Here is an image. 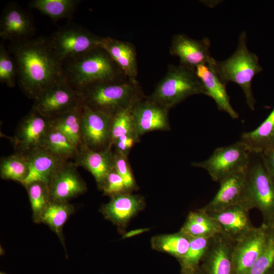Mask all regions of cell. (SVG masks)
<instances>
[{"mask_svg":"<svg viewBox=\"0 0 274 274\" xmlns=\"http://www.w3.org/2000/svg\"><path fill=\"white\" fill-rule=\"evenodd\" d=\"M8 50L17 65L19 88L29 99L35 100L50 86L66 78L63 64L48 37L13 41Z\"/></svg>","mask_w":274,"mask_h":274,"instance_id":"1","label":"cell"},{"mask_svg":"<svg viewBox=\"0 0 274 274\" xmlns=\"http://www.w3.org/2000/svg\"><path fill=\"white\" fill-rule=\"evenodd\" d=\"M79 91L83 105L111 116L131 108L146 96L136 79L128 77L94 83Z\"/></svg>","mask_w":274,"mask_h":274,"instance_id":"2","label":"cell"},{"mask_svg":"<svg viewBox=\"0 0 274 274\" xmlns=\"http://www.w3.org/2000/svg\"><path fill=\"white\" fill-rule=\"evenodd\" d=\"M247 42V33L243 30L239 37L237 48L230 57L222 61L213 58L208 65L223 83L226 85L232 82L241 87L248 106L253 111L256 101L252 90V82L253 78L263 68L257 55L248 49Z\"/></svg>","mask_w":274,"mask_h":274,"instance_id":"3","label":"cell"},{"mask_svg":"<svg viewBox=\"0 0 274 274\" xmlns=\"http://www.w3.org/2000/svg\"><path fill=\"white\" fill-rule=\"evenodd\" d=\"M63 66L67 81L78 91L94 83L128 77L100 47L65 63Z\"/></svg>","mask_w":274,"mask_h":274,"instance_id":"4","label":"cell"},{"mask_svg":"<svg viewBox=\"0 0 274 274\" xmlns=\"http://www.w3.org/2000/svg\"><path fill=\"white\" fill-rule=\"evenodd\" d=\"M208 93L195 71L179 64H170L166 74L149 96L151 99L169 110L187 98Z\"/></svg>","mask_w":274,"mask_h":274,"instance_id":"5","label":"cell"},{"mask_svg":"<svg viewBox=\"0 0 274 274\" xmlns=\"http://www.w3.org/2000/svg\"><path fill=\"white\" fill-rule=\"evenodd\" d=\"M246 199L250 210L260 211L263 223L274 228V182L262 160L247 167Z\"/></svg>","mask_w":274,"mask_h":274,"instance_id":"6","label":"cell"},{"mask_svg":"<svg viewBox=\"0 0 274 274\" xmlns=\"http://www.w3.org/2000/svg\"><path fill=\"white\" fill-rule=\"evenodd\" d=\"M58 59L64 64L86 52L100 47L103 37L77 25H66L48 37Z\"/></svg>","mask_w":274,"mask_h":274,"instance_id":"7","label":"cell"},{"mask_svg":"<svg viewBox=\"0 0 274 274\" xmlns=\"http://www.w3.org/2000/svg\"><path fill=\"white\" fill-rule=\"evenodd\" d=\"M252 154L241 141L217 148L207 159L193 162L191 166L206 170L212 179L217 182L229 175L247 168Z\"/></svg>","mask_w":274,"mask_h":274,"instance_id":"8","label":"cell"},{"mask_svg":"<svg viewBox=\"0 0 274 274\" xmlns=\"http://www.w3.org/2000/svg\"><path fill=\"white\" fill-rule=\"evenodd\" d=\"M274 228L263 223L234 242L233 274H246L267 246Z\"/></svg>","mask_w":274,"mask_h":274,"instance_id":"9","label":"cell"},{"mask_svg":"<svg viewBox=\"0 0 274 274\" xmlns=\"http://www.w3.org/2000/svg\"><path fill=\"white\" fill-rule=\"evenodd\" d=\"M82 104L80 92L66 78L50 86L33 100L32 109L51 119Z\"/></svg>","mask_w":274,"mask_h":274,"instance_id":"10","label":"cell"},{"mask_svg":"<svg viewBox=\"0 0 274 274\" xmlns=\"http://www.w3.org/2000/svg\"><path fill=\"white\" fill-rule=\"evenodd\" d=\"M51 126L50 119L31 109L20 121L13 137L15 150L26 154L42 148Z\"/></svg>","mask_w":274,"mask_h":274,"instance_id":"11","label":"cell"},{"mask_svg":"<svg viewBox=\"0 0 274 274\" xmlns=\"http://www.w3.org/2000/svg\"><path fill=\"white\" fill-rule=\"evenodd\" d=\"M112 116L92 110L83 104L81 120L82 145L95 151L113 147L111 142Z\"/></svg>","mask_w":274,"mask_h":274,"instance_id":"12","label":"cell"},{"mask_svg":"<svg viewBox=\"0 0 274 274\" xmlns=\"http://www.w3.org/2000/svg\"><path fill=\"white\" fill-rule=\"evenodd\" d=\"M169 110L146 96L131 109L134 130L140 138L153 131H169Z\"/></svg>","mask_w":274,"mask_h":274,"instance_id":"13","label":"cell"},{"mask_svg":"<svg viewBox=\"0 0 274 274\" xmlns=\"http://www.w3.org/2000/svg\"><path fill=\"white\" fill-rule=\"evenodd\" d=\"M210 46L208 38L198 40L183 33L176 34L172 37L169 53L179 58L180 64L195 71L199 65L211 63Z\"/></svg>","mask_w":274,"mask_h":274,"instance_id":"14","label":"cell"},{"mask_svg":"<svg viewBox=\"0 0 274 274\" xmlns=\"http://www.w3.org/2000/svg\"><path fill=\"white\" fill-rule=\"evenodd\" d=\"M247 169L235 172L220 181V188L215 196L201 209L212 213L242 204L250 210L246 199Z\"/></svg>","mask_w":274,"mask_h":274,"instance_id":"15","label":"cell"},{"mask_svg":"<svg viewBox=\"0 0 274 274\" xmlns=\"http://www.w3.org/2000/svg\"><path fill=\"white\" fill-rule=\"evenodd\" d=\"M35 26L30 15L16 2L7 4L0 19V37L11 42L32 38Z\"/></svg>","mask_w":274,"mask_h":274,"instance_id":"16","label":"cell"},{"mask_svg":"<svg viewBox=\"0 0 274 274\" xmlns=\"http://www.w3.org/2000/svg\"><path fill=\"white\" fill-rule=\"evenodd\" d=\"M76 167L67 161L53 175L49 183L50 201L65 202L86 190Z\"/></svg>","mask_w":274,"mask_h":274,"instance_id":"17","label":"cell"},{"mask_svg":"<svg viewBox=\"0 0 274 274\" xmlns=\"http://www.w3.org/2000/svg\"><path fill=\"white\" fill-rule=\"evenodd\" d=\"M234 242L220 233L211 239L199 266L204 274H233Z\"/></svg>","mask_w":274,"mask_h":274,"instance_id":"18","label":"cell"},{"mask_svg":"<svg viewBox=\"0 0 274 274\" xmlns=\"http://www.w3.org/2000/svg\"><path fill=\"white\" fill-rule=\"evenodd\" d=\"M112 148L95 151L82 145L74 159L75 165L84 167L90 172L101 190L109 174L115 167L114 151Z\"/></svg>","mask_w":274,"mask_h":274,"instance_id":"19","label":"cell"},{"mask_svg":"<svg viewBox=\"0 0 274 274\" xmlns=\"http://www.w3.org/2000/svg\"><path fill=\"white\" fill-rule=\"evenodd\" d=\"M249 211L246 206L239 204L207 213L218 223L221 234L234 242L255 227L250 221Z\"/></svg>","mask_w":274,"mask_h":274,"instance_id":"20","label":"cell"},{"mask_svg":"<svg viewBox=\"0 0 274 274\" xmlns=\"http://www.w3.org/2000/svg\"><path fill=\"white\" fill-rule=\"evenodd\" d=\"M29 172L22 185L40 181L49 184L56 172L68 161L47 151L42 148L37 149L27 154Z\"/></svg>","mask_w":274,"mask_h":274,"instance_id":"21","label":"cell"},{"mask_svg":"<svg viewBox=\"0 0 274 274\" xmlns=\"http://www.w3.org/2000/svg\"><path fill=\"white\" fill-rule=\"evenodd\" d=\"M145 206L141 195L125 192L111 197L102 208L105 217L115 224L124 226Z\"/></svg>","mask_w":274,"mask_h":274,"instance_id":"22","label":"cell"},{"mask_svg":"<svg viewBox=\"0 0 274 274\" xmlns=\"http://www.w3.org/2000/svg\"><path fill=\"white\" fill-rule=\"evenodd\" d=\"M100 47L106 51L127 77L136 79L138 71L137 54L133 44L106 37H103Z\"/></svg>","mask_w":274,"mask_h":274,"instance_id":"23","label":"cell"},{"mask_svg":"<svg viewBox=\"0 0 274 274\" xmlns=\"http://www.w3.org/2000/svg\"><path fill=\"white\" fill-rule=\"evenodd\" d=\"M195 72L208 96L214 100L218 109L227 113L232 119L238 118V114L230 104L226 85L220 80L212 67L209 65L201 64L197 66Z\"/></svg>","mask_w":274,"mask_h":274,"instance_id":"24","label":"cell"},{"mask_svg":"<svg viewBox=\"0 0 274 274\" xmlns=\"http://www.w3.org/2000/svg\"><path fill=\"white\" fill-rule=\"evenodd\" d=\"M252 153L260 154L274 145V108L254 130L243 132L240 140Z\"/></svg>","mask_w":274,"mask_h":274,"instance_id":"25","label":"cell"},{"mask_svg":"<svg viewBox=\"0 0 274 274\" xmlns=\"http://www.w3.org/2000/svg\"><path fill=\"white\" fill-rule=\"evenodd\" d=\"M180 231L190 237L211 238L221 233L218 223L201 208L189 213Z\"/></svg>","mask_w":274,"mask_h":274,"instance_id":"26","label":"cell"},{"mask_svg":"<svg viewBox=\"0 0 274 274\" xmlns=\"http://www.w3.org/2000/svg\"><path fill=\"white\" fill-rule=\"evenodd\" d=\"M82 108L83 104L50 119L52 125L64 134L78 149L82 145Z\"/></svg>","mask_w":274,"mask_h":274,"instance_id":"27","label":"cell"},{"mask_svg":"<svg viewBox=\"0 0 274 274\" xmlns=\"http://www.w3.org/2000/svg\"><path fill=\"white\" fill-rule=\"evenodd\" d=\"M78 0H32L29 8L38 10L54 21L70 18L80 3Z\"/></svg>","mask_w":274,"mask_h":274,"instance_id":"28","label":"cell"},{"mask_svg":"<svg viewBox=\"0 0 274 274\" xmlns=\"http://www.w3.org/2000/svg\"><path fill=\"white\" fill-rule=\"evenodd\" d=\"M42 148L68 161L70 159H74L78 151V148L68 138L52 124L45 136Z\"/></svg>","mask_w":274,"mask_h":274,"instance_id":"29","label":"cell"},{"mask_svg":"<svg viewBox=\"0 0 274 274\" xmlns=\"http://www.w3.org/2000/svg\"><path fill=\"white\" fill-rule=\"evenodd\" d=\"M190 237L183 232L156 235L152 239V247L181 259L186 254L189 247Z\"/></svg>","mask_w":274,"mask_h":274,"instance_id":"30","label":"cell"},{"mask_svg":"<svg viewBox=\"0 0 274 274\" xmlns=\"http://www.w3.org/2000/svg\"><path fill=\"white\" fill-rule=\"evenodd\" d=\"M28 172V160L25 154L16 152L1 159L0 174L3 179L22 184Z\"/></svg>","mask_w":274,"mask_h":274,"instance_id":"31","label":"cell"},{"mask_svg":"<svg viewBox=\"0 0 274 274\" xmlns=\"http://www.w3.org/2000/svg\"><path fill=\"white\" fill-rule=\"evenodd\" d=\"M71 211V206L65 202L50 201L41 214L40 219L59 234Z\"/></svg>","mask_w":274,"mask_h":274,"instance_id":"32","label":"cell"},{"mask_svg":"<svg viewBox=\"0 0 274 274\" xmlns=\"http://www.w3.org/2000/svg\"><path fill=\"white\" fill-rule=\"evenodd\" d=\"M212 238L190 237L189 249L185 256L179 260L181 269L199 266L209 248Z\"/></svg>","mask_w":274,"mask_h":274,"instance_id":"33","label":"cell"},{"mask_svg":"<svg viewBox=\"0 0 274 274\" xmlns=\"http://www.w3.org/2000/svg\"><path fill=\"white\" fill-rule=\"evenodd\" d=\"M31 207L35 216H41L50 202L49 187L48 183L35 182L26 186Z\"/></svg>","mask_w":274,"mask_h":274,"instance_id":"34","label":"cell"},{"mask_svg":"<svg viewBox=\"0 0 274 274\" xmlns=\"http://www.w3.org/2000/svg\"><path fill=\"white\" fill-rule=\"evenodd\" d=\"M131 109L121 111L112 116L111 134L112 145L116 140L122 136L128 134L136 135Z\"/></svg>","mask_w":274,"mask_h":274,"instance_id":"35","label":"cell"},{"mask_svg":"<svg viewBox=\"0 0 274 274\" xmlns=\"http://www.w3.org/2000/svg\"><path fill=\"white\" fill-rule=\"evenodd\" d=\"M11 55L2 42L0 44V82L13 88L17 80V68Z\"/></svg>","mask_w":274,"mask_h":274,"instance_id":"36","label":"cell"},{"mask_svg":"<svg viewBox=\"0 0 274 274\" xmlns=\"http://www.w3.org/2000/svg\"><path fill=\"white\" fill-rule=\"evenodd\" d=\"M115 169L122 178L128 192L136 190L137 185L127 156L114 150Z\"/></svg>","mask_w":274,"mask_h":274,"instance_id":"37","label":"cell"},{"mask_svg":"<svg viewBox=\"0 0 274 274\" xmlns=\"http://www.w3.org/2000/svg\"><path fill=\"white\" fill-rule=\"evenodd\" d=\"M274 266V233L262 253L246 274H267Z\"/></svg>","mask_w":274,"mask_h":274,"instance_id":"38","label":"cell"},{"mask_svg":"<svg viewBox=\"0 0 274 274\" xmlns=\"http://www.w3.org/2000/svg\"><path fill=\"white\" fill-rule=\"evenodd\" d=\"M102 190L105 195L111 197L128 192L122 178L115 167L109 174Z\"/></svg>","mask_w":274,"mask_h":274,"instance_id":"39","label":"cell"},{"mask_svg":"<svg viewBox=\"0 0 274 274\" xmlns=\"http://www.w3.org/2000/svg\"><path fill=\"white\" fill-rule=\"evenodd\" d=\"M140 141V139L135 134L122 136L113 144L115 150L119 151L126 156L128 154L133 147Z\"/></svg>","mask_w":274,"mask_h":274,"instance_id":"40","label":"cell"},{"mask_svg":"<svg viewBox=\"0 0 274 274\" xmlns=\"http://www.w3.org/2000/svg\"><path fill=\"white\" fill-rule=\"evenodd\" d=\"M259 155L264 166L274 182V145Z\"/></svg>","mask_w":274,"mask_h":274,"instance_id":"41","label":"cell"},{"mask_svg":"<svg viewBox=\"0 0 274 274\" xmlns=\"http://www.w3.org/2000/svg\"><path fill=\"white\" fill-rule=\"evenodd\" d=\"M181 274H204L200 266L194 268L181 269Z\"/></svg>","mask_w":274,"mask_h":274,"instance_id":"42","label":"cell"},{"mask_svg":"<svg viewBox=\"0 0 274 274\" xmlns=\"http://www.w3.org/2000/svg\"><path fill=\"white\" fill-rule=\"evenodd\" d=\"M145 230H146L145 229H136L134 230L130 231L129 232H127L126 234H125V237H130L134 235L141 233L145 231Z\"/></svg>","mask_w":274,"mask_h":274,"instance_id":"43","label":"cell"},{"mask_svg":"<svg viewBox=\"0 0 274 274\" xmlns=\"http://www.w3.org/2000/svg\"><path fill=\"white\" fill-rule=\"evenodd\" d=\"M267 274H274V266Z\"/></svg>","mask_w":274,"mask_h":274,"instance_id":"44","label":"cell"},{"mask_svg":"<svg viewBox=\"0 0 274 274\" xmlns=\"http://www.w3.org/2000/svg\"><path fill=\"white\" fill-rule=\"evenodd\" d=\"M0 274H6V273H5L4 272H1Z\"/></svg>","mask_w":274,"mask_h":274,"instance_id":"45","label":"cell"}]
</instances>
